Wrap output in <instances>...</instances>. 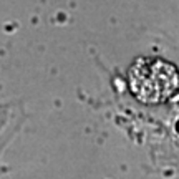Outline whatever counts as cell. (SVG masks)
I'll return each mask as SVG.
<instances>
[{"label": "cell", "mask_w": 179, "mask_h": 179, "mask_svg": "<svg viewBox=\"0 0 179 179\" xmlns=\"http://www.w3.org/2000/svg\"><path fill=\"white\" fill-rule=\"evenodd\" d=\"M128 83L133 96L146 105L169 99L179 88V71L161 58H139L131 65Z\"/></svg>", "instance_id": "1"}]
</instances>
